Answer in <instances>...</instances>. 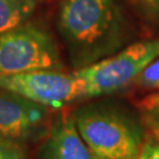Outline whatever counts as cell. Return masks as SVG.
I'll list each match as a JSON object with an SVG mask.
<instances>
[{
  "label": "cell",
  "instance_id": "7a4b0ae2",
  "mask_svg": "<svg viewBox=\"0 0 159 159\" xmlns=\"http://www.w3.org/2000/svg\"><path fill=\"white\" fill-rule=\"evenodd\" d=\"M72 118L84 142L100 159L138 158L142 130L123 111L106 105H83Z\"/></svg>",
  "mask_w": 159,
  "mask_h": 159
},
{
  "label": "cell",
  "instance_id": "4fadbf2b",
  "mask_svg": "<svg viewBox=\"0 0 159 159\" xmlns=\"http://www.w3.org/2000/svg\"><path fill=\"white\" fill-rule=\"evenodd\" d=\"M139 106L143 111L148 110H159V92L152 93L150 96L145 97L142 102H139Z\"/></svg>",
  "mask_w": 159,
  "mask_h": 159
},
{
  "label": "cell",
  "instance_id": "30bf717a",
  "mask_svg": "<svg viewBox=\"0 0 159 159\" xmlns=\"http://www.w3.org/2000/svg\"><path fill=\"white\" fill-rule=\"evenodd\" d=\"M134 83L148 89H159V57L154 59L142 73L137 77Z\"/></svg>",
  "mask_w": 159,
  "mask_h": 159
},
{
  "label": "cell",
  "instance_id": "3957f363",
  "mask_svg": "<svg viewBox=\"0 0 159 159\" xmlns=\"http://www.w3.org/2000/svg\"><path fill=\"white\" fill-rule=\"evenodd\" d=\"M63 67L57 44L43 25L26 21L0 34V75Z\"/></svg>",
  "mask_w": 159,
  "mask_h": 159
},
{
  "label": "cell",
  "instance_id": "277c9868",
  "mask_svg": "<svg viewBox=\"0 0 159 159\" xmlns=\"http://www.w3.org/2000/svg\"><path fill=\"white\" fill-rule=\"evenodd\" d=\"M159 57V40H145L92 64L78 68L85 98L113 93L130 85L154 59Z\"/></svg>",
  "mask_w": 159,
  "mask_h": 159
},
{
  "label": "cell",
  "instance_id": "52a82bcc",
  "mask_svg": "<svg viewBox=\"0 0 159 159\" xmlns=\"http://www.w3.org/2000/svg\"><path fill=\"white\" fill-rule=\"evenodd\" d=\"M38 159H100L84 142L72 116L60 114L41 144Z\"/></svg>",
  "mask_w": 159,
  "mask_h": 159
},
{
  "label": "cell",
  "instance_id": "7c38bea8",
  "mask_svg": "<svg viewBox=\"0 0 159 159\" xmlns=\"http://www.w3.org/2000/svg\"><path fill=\"white\" fill-rule=\"evenodd\" d=\"M144 123L148 126L151 136L159 142V110L144 111Z\"/></svg>",
  "mask_w": 159,
  "mask_h": 159
},
{
  "label": "cell",
  "instance_id": "ba28073f",
  "mask_svg": "<svg viewBox=\"0 0 159 159\" xmlns=\"http://www.w3.org/2000/svg\"><path fill=\"white\" fill-rule=\"evenodd\" d=\"M38 0H0V34L29 21Z\"/></svg>",
  "mask_w": 159,
  "mask_h": 159
},
{
  "label": "cell",
  "instance_id": "6da1fadb",
  "mask_svg": "<svg viewBox=\"0 0 159 159\" xmlns=\"http://www.w3.org/2000/svg\"><path fill=\"white\" fill-rule=\"evenodd\" d=\"M58 31L77 70L117 53L126 39L125 18L116 0H61Z\"/></svg>",
  "mask_w": 159,
  "mask_h": 159
},
{
  "label": "cell",
  "instance_id": "8fae6325",
  "mask_svg": "<svg viewBox=\"0 0 159 159\" xmlns=\"http://www.w3.org/2000/svg\"><path fill=\"white\" fill-rule=\"evenodd\" d=\"M137 159H159V142L153 137H148L143 143Z\"/></svg>",
  "mask_w": 159,
  "mask_h": 159
},
{
  "label": "cell",
  "instance_id": "9c48e42d",
  "mask_svg": "<svg viewBox=\"0 0 159 159\" xmlns=\"http://www.w3.org/2000/svg\"><path fill=\"white\" fill-rule=\"evenodd\" d=\"M0 159H29L21 140L0 134Z\"/></svg>",
  "mask_w": 159,
  "mask_h": 159
},
{
  "label": "cell",
  "instance_id": "5b68a950",
  "mask_svg": "<svg viewBox=\"0 0 159 159\" xmlns=\"http://www.w3.org/2000/svg\"><path fill=\"white\" fill-rule=\"evenodd\" d=\"M0 89L47 108H60L68 102L85 98L81 80L74 72L65 73L61 70H34L0 75Z\"/></svg>",
  "mask_w": 159,
  "mask_h": 159
},
{
  "label": "cell",
  "instance_id": "5bb4252c",
  "mask_svg": "<svg viewBox=\"0 0 159 159\" xmlns=\"http://www.w3.org/2000/svg\"><path fill=\"white\" fill-rule=\"evenodd\" d=\"M146 11L159 18V0H137Z\"/></svg>",
  "mask_w": 159,
  "mask_h": 159
},
{
  "label": "cell",
  "instance_id": "8992f818",
  "mask_svg": "<svg viewBox=\"0 0 159 159\" xmlns=\"http://www.w3.org/2000/svg\"><path fill=\"white\" fill-rule=\"evenodd\" d=\"M47 119V107L0 89V134L18 140L38 134Z\"/></svg>",
  "mask_w": 159,
  "mask_h": 159
}]
</instances>
